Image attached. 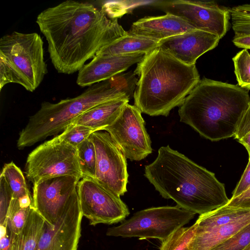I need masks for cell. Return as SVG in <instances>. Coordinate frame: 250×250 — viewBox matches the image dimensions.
Wrapping results in <instances>:
<instances>
[{
  "instance_id": "25",
  "label": "cell",
  "mask_w": 250,
  "mask_h": 250,
  "mask_svg": "<svg viewBox=\"0 0 250 250\" xmlns=\"http://www.w3.org/2000/svg\"><path fill=\"white\" fill-rule=\"evenodd\" d=\"M31 207H20L18 199L13 198L7 213L6 223L11 235L12 242L23 229L27 221Z\"/></svg>"
},
{
  "instance_id": "21",
  "label": "cell",
  "mask_w": 250,
  "mask_h": 250,
  "mask_svg": "<svg viewBox=\"0 0 250 250\" xmlns=\"http://www.w3.org/2000/svg\"><path fill=\"white\" fill-rule=\"evenodd\" d=\"M44 224L31 206L26 224L12 242L10 250H36Z\"/></svg>"
},
{
  "instance_id": "24",
  "label": "cell",
  "mask_w": 250,
  "mask_h": 250,
  "mask_svg": "<svg viewBox=\"0 0 250 250\" xmlns=\"http://www.w3.org/2000/svg\"><path fill=\"white\" fill-rule=\"evenodd\" d=\"M77 149L82 178H95L96 154L94 143L90 137L79 145Z\"/></svg>"
},
{
  "instance_id": "4",
  "label": "cell",
  "mask_w": 250,
  "mask_h": 250,
  "mask_svg": "<svg viewBox=\"0 0 250 250\" xmlns=\"http://www.w3.org/2000/svg\"><path fill=\"white\" fill-rule=\"evenodd\" d=\"M250 104L249 90L204 78L180 106V121L212 141L234 137Z\"/></svg>"
},
{
  "instance_id": "1",
  "label": "cell",
  "mask_w": 250,
  "mask_h": 250,
  "mask_svg": "<svg viewBox=\"0 0 250 250\" xmlns=\"http://www.w3.org/2000/svg\"><path fill=\"white\" fill-rule=\"evenodd\" d=\"M59 73L79 72L103 46L127 33L116 19L88 2L67 0L41 12L36 21Z\"/></svg>"
},
{
  "instance_id": "10",
  "label": "cell",
  "mask_w": 250,
  "mask_h": 250,
  "mask_svg": "<svg viewBox=\"0 0 250 250\" xmlns=\"http://www.w3.org/2000/svg\"><path fill=\"white\" fill-rule=\"evenodd\" d=\"M81 179L62 175L41 179L33 184L32 207L49 227L54 228L62 211L79 199L77 186Z\"/></svg>"
},
{
  "instance_id": "32",
  "label": "cell",
  "mask_w": 250,
  "mask_h": 250,
  "mask_svg": "<svg viewBox=\"0 0 250 250\" xmlns=\"http://www.w3.org/2000/svg\"><path fill=\"white\" fill-rule=\"evenodd\" d=\"M225 206L232 208L250 209V187L239 196L231 198Z\"/></svg>"
},
{
  "instance_id": "19",
  "label": "cell",
  "mask_w": 250,
  "mask_h": 250,
  "mask_svg": "<svg viewBox=\"0 0 250 250\" xmlns=\"http://www.w3.org/2000/svg\"><path fill=\"white\" fill-rule=\"evenodd\" d=\"M250 223V212L232 223L197 233L189 244V250H211Z\"/></svg>"
},
{
  "instance_id": "5",
  "label": "cell",
  "mask_w": 250,
  "mask_h": 250,
  "mask_svg": "<svg viewBox=\"0 0 250 250\" xmlns=\"http://www.w3.org/2000/svg\"><path fill=\"white\" fill-rule=\"evenodd\" d=\"M133 72L121 73L94 84L79 96L58 103L43 102L19 134L17 147L23 149L62 132L81 114L101 104L118 99L129 100L138 77Z\"/></svg>"
},
{
  "instance_id": "13",
  "label": "cell",
  "mask_w": 250,
  "mask_h": 250,
  "mask_svg": "<svg viewBox=\"0 0 250 250\" xmlns=\"http://www.w3.org/2000/svg\"><path fill=\"white\" fill-rule=\"evenodd\" d=\"M141 113L136 106L127 103L113 123L104 129L131 161L143 160L152 152Z\"/></svg>"
},
{
  "instance_id": "39",
  "label": "cell",
  "mask_w": 250,
  "mask_h": 250,
  "mask_svg": "<svg viewBox=\"0 0 250 250\" xmlns=\"http://www.w3.org/2000/svg\"><path fill=\"white\" fill-rule=\"evenodd\" d=\"M243 250H250V244Z\"/></svg>"
},
{
  "instance_id": "17",
  "label": "cell",
  "mask_w": 250,
  "mask_h": 250,
  "mask_svg": "<svg viewBox=\"0 0 250 250\" xmlns=\"http://www.w3.org/2000/svg\"><path fill=\"white\" fill-rule=\"evenodd\" d=\"M195 29L180 17L166 13L146 16L134 22L128 34L144 36L159 41Z\"/></svg>"
},
{
  "instance_id": "22",
  "label": "cell",
  "mask_w": 250,
  "mask_h": 250,
  "mask_svg": "<svg viewBox=\"0 0 250 250\" xmlns=\"http://www.w3.org/2000/svg\"><path fill=\"white\" fill-rule=\"evenodd\" d=\"M250 212V209L236 208L224 206L210 212L201 214L195 222L196 233L208 231L232 223Z\"/></svg>"
},
{
  "instance_id": "29",
  "label": "cell",
  "mask_w": 250,
  "mask_h": 250,
  "mask_svg": "<svg viewBox=\"0 0 250 250\" xmlns=\"http://www.w3.org/2000/svg\"><path fill=\"white\" fill-rule=\"evenodd\" d=\"M250 244V223L211 250H243Z\"/></svg>"
},
{
  "instance_id": "23",
  "label": "cell",
  "mask_w": 250,
  "mask_h": 250,
  "mask_svg": "<svg viewBox=\"0 0 250 250\" xmlns=\"http://www.w3.org/2000/svg\"><path fill=\"white\" fill-rule=\"evenodd\" d=\"M0 175L5 178L8 184L13 198L19 199L30 195L22 171L13 162L4 165Z\"/></svg>"
},
{
  "instance_id": "9",
  "label": "cell",
  "mask_w": 250,
  "mask_h": 250,
  "mask_svg": "<svg viewBox=\"0 0 250 250\" xmlns=\"http://www.w3.org/2000/svg\"><path fill=\"white\" fill-rule=\"evenodd\" d=\"M82 179L77 191L82 215L90 225H112L122 222L128 216V208L120 196L94 178Z\"/></svg>"
},
{
  "instance_id": "11",
  "label": "cell",
  "mask_w": 250,
  "mask_h": 250,
  "mask_svg": "<svg viewBox=\"0 0 250 250\" xmlns=\"http://www.w3.org/2000/svg\"><path fill=\"white\" fill-rule=\"evenodd\" d=\"M154 5L166 13L180 17L195 29L211 33L220 39L228 31L229 9L214 1L159 0Z\"/></svg>"
},
{
  "instance_id": "30",
  "label": "cell",
  "mask_w": 250,
  "mask_h": 250,
  "mask_svg": "<svg viewBox=\"0 0 250 250\" xmlns=\"http://www.w3.org/2000/svg\"><path fill=\"white\" fill-rule=\"evenodd\" d=\"M95 131L94 129L86 126L71 124L58 136L61 139L77 148Z\"/></svg>"
},
{
  "instance_id": "2",
  "label": "cell",
  "mask_w": 250,
  "mask_h": 250,
  "mask_svg": "<svg viewBox=\"0 0 250 250\" xmlns=\"http://www.w3.org/2000/svg\"><path fill=\"white\" fill-rule=\"evenodd\" d=\"M144 175L163 198L196 214L220 208L229 200L214 173L168 145L159 149L155 160L145 166Z\"/></svg>"
},
{
  "instance_id": "20",
  "label": "cell",
  "mask_w": 250,
  "mask_h": 250,
  "mask_svg": "<svg viewBox=\"0 0 250 250\" xmlns=\"http://www.w3.org/2000/svg\"><path fill=\"white\" fill-rule=\"evenodd\" d=\"M159 41L128 33L103 46L95 56L122 55L134 53L146 54L159 45Z\"/></svg>"
},
{
  "instance_id": "14",
  "label": "cell",
  "mask_w": 250,
  "mask_h": 250,
  "mask_svg": "<svg viewBox=\"0 0 250 250\" xmlns=\"http://www.w3.org/2000/svg\"><path fill=\"white\" fill-rule=\"evenodd\" d=\"M83 217L79 198L62 211L54 228L45 223L36 250H77Z\"/></svg>"
},
{
  "instance_id": "8",
  "label": "cell",
  "mask_w": 250,
  "mask_h": 250,
  "mask_svg": "<svg viewBox=\"0 0 250 250\" xmlns=\"http://www.w3.org/2000/svg\"><path fill=\"white\" fill-rule=\"evenodd\" d=\"M25 172L33 184L41 179L62 175L83 177L77 148L58 135L41 144L29 154Z\"/></svg>"
},
{
  "instance_id": "26",
  "label": "cell",
  "mask_w": 250,
  "mask_h": 250,
  "mask_svg": "<svg viewBox=\"0 0 250 250\" xmlns=\"http://www.w3.org/2000/svg\"><path fill=\"white\" fill-rule=\"evenodd\" d=\"M195 223L190 227H182L161 242L160 250H189V244L196 231Z\"/></svg>"
},
{
  "instance_id": "15",
  "label": "cell",
  "mask_w": 250,
  "mask_h": 250,
  "mask_svg": "<svg viewBox=\"0 0 250 250\" xmlns=\"http://www.w3.org/2000/svg\"><path fill=\"white\" fill-rule=\"evenodd\" d=\"M220 40L216 35L194 29L162 40L158 46L184 63L192 65L201 56L215 48Z\"/></svg>"
},
{
  "instance_id": "35",
  "label": "cell",
  "mask_w": 250,
  "mask_h": 250,
  "mask_svg": "<svg viewBox=\"0 0 250 250\" xmlns=\"http://www.w3.org/2000/svg\"><path fill=\"white\" fill-rule=\"evenodd\" d=\"M0 250H10L12 241L6 225H0Z\"/></svg>"
},
{
  "instance_id": "37",
  "label": "cell",
  "mask_w": 250,
  "mask_h": 250,
  "mask_svg": "<svg viewBox=\"0 0 250 250\" xmlns=\"http://www.w3.org/2000/svg\"><path fill=\"white\" fill-rule=\"evenodd\" d=\"M19 205L21 208H27L32 205V198L30 195H26L18 199Z\"/></svg>"
},
{
  "instance_id": "28",
  "label": "cell",
  "mask_w": 250,
  "mask_h": 250,
  "mask_svg": "<svg viewBox=\"0 0 250 250\" xmlns=\"http://www.w3.org/2000/svg\"><path fill=\"white\" fill-rule=\"evenodd\" d=\"M229 13L235 35H250V4L233 7Z\"/></svg>"
},
{
  "instance_id": "31",
  "label": "cell",
  "mask_w": 250,
  "mask_h": 250,
  "mask_svg": "<svg viewBox=\"0 0 250 250\" xmlns=\"http://www.w3.org/2000/svg\"><path fill=\"white\" fill-rule=\"evenodd\" d=\"M13 195L5 178L0 175V225L6 223L7 213Z\"/></svg>"
},
{
  "instance_id": "38",
  "label": "cell",
  "mask_w": 250,
  "mask_h": 250,
  "mask_svg": "<svg viewBox=\"0 0 250 250\" xmlns=\"http://www.w3.org/2000/svg\"><path fill=\"white\" fill-rule=\"evenodd\" d=\"M238 141L245 147L249 153V157H250V131L239 140Z\"/></svg>"
},
{
  "instance_id": "16",
  "label": "cell",
  "mask_w": 250,
  "mask_h": 250,
  "mask_svg": "<svg viewBox=\"0 0 250 250\" xmlns=\"http://www.w3.org/2000/svg\"><path fill=\"white\" fill-rule=\"evenodd\" d=\"M145 54L95 56L78 72L76 83L83 87H89L108 80L141 62Z\"/></svg>"
},
{
  "instance_id": "36",
  "label": "cell",
  "mask_w": 250,
  "mask_h": 250,
  "mask_svg": "<svg viewBox=\"0 0 250 250\" xmlns=\"http://www.w3.org/2000/svg\"><path fill=\"white\" fill-rule=\"evenodd\" d=\"M232 42L239 48L250 49V35H235Z\"/></svg>"
},
{
  "instance_id": "7",
  "label": "cell",
  "mask_w": 250,
  "mask_h": 250,
  "mask_svg": "<svg viewBox=\"0 0 250 250\" xmlns=\"http://www.w3.org/2000/svg\"><path fill=\"white\" fill-rule=\"evenodd\" d=\"M196 213L176 206L152 207L136 212L119 226L107 229L108 236L167 239L188 224Z\"/></svg>"
},
{
  "instance_id": "6",
  "label": "cell",
  "mask_w": 250,
  "mask_h": 250,
  "mask_svg": "<svg viewBox=\"0 0 250 250\" xmlns=\"http://www.w3.org/2000/svg\"><path fill=\"white\" fill-rule=\"evenodd\" d=\"M47 73L43 42L37 33L14 31L0 39V90L17 83L34 92Z\"/></svg>"
},
{
  "instance_id": "33",
  "label": "cell",
  "mask_w": 250,
  "mask_h": 250,
  "mask_svg": "<svg viewBox=\"0 0 250 250\" xmlns=\"http://www.w3.org/2000/svg\"><path fill=\"white\" fill-rule=\"evenodd\" d=\"M250 187V157H249L248 164L243 172L241 178L237 185L235 188L232 192L231 198L236 197Z\"/></svg>"
},
{
  "instance_id": "34",
  "label": "cell",
  "mask_w": 250,
  "mask_h": 250,
  "mask_svg": "<svg viewBox=\"0 0 250 250\" xmlns=\"http://www.w3.org/2000/svg\"><path fill=\"white\" fill-rule=\"evenodd\" d=\"M250 131V104L243 116L234 137L238 141Z\"/></svg>"
},
{
  "instance_id": "18",
  "label": "cell",
  "mask_w": 250,
  "mask_h": 250,
  "mask_svg": "<svg viewBox=\"0 0 250 250\" xmlns=\"http://www.w3.org/2000/svg\"><path fill=\"white\" fill-rule=\"evenodd\" d=\"M129 101L118 99L101 104L81 114L71 124L86 126L96 131L104 130L117 119Z\"/></svg>"
},
{
  "instance_id": "12",
  "label": "cell",
  "mask_w": 250,
  "mask_h": 250,
  "mask_svg": "<svg viewBox=\"0 0 250 250\" xmlns=\"http://www.w3.org/2000/svg\"><path fill=\"white\" fill-rule=\"evenodd\" d=\"M96 151L95 179L120 196L127 191L128 174L126 157L106 131H95L90 136Z\"/></svg>"
},
{
  "instance_id": "3",
  "label": "cell",
  "mask_w": 250,
  "mask_h": 250,
  "mask_svg": "<svg viewBox=\"0 0 250 250\" xmlns=\"http://www.w3.org/2000/svg\"><path fill=\"white\" fill-rule=\"evenodd\" d=\"M134 72L138 79L134 105L151 116H167L200 80L195 64L184 63L159 46L145 54Z\"/></svg>"
},
{
  "instance_id": "27",
  "label": "cell",
  "mask_w": 250,
  "mask_h": 250,
  "mask_svg": "<svg viewBox=\"0 0 250 250\" xmlns=\"http://www.w3.org/2000/svg\"><path fill=\"white\" fill-rule=\"evenodd\" d=\"M232 61L238 85L250 90V54L243 49L235 55Z\"/></svg>"
}]
</instances>
